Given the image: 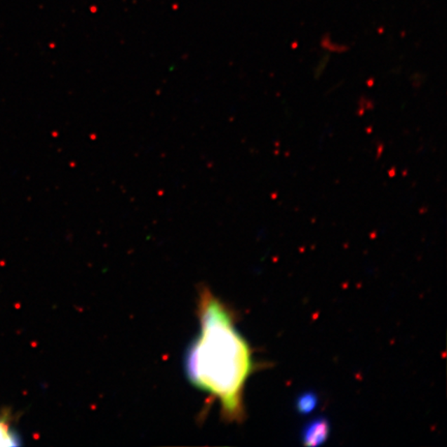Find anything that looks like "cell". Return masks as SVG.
Wrapping results in <instances>:
<instances>
[{
    "label": "cell",
    "mask_w": 447,
    "mask_h": 447,
    "mask_svg": "<svg viewBox=\"0 0 447 447\" xmlns=\"http://www.w3.org/2000/svg\"><path fill=\"white\" fill-rule=\"evenodd\" d=\"M198 318L200 333L185 352V375L219 401L225 420L241 422L244 385L255 370L250 345L235 326L232 309L206 287L199 292Z\"/></svg>",
    "instance_id": "cell-1"
},
{
    "label": "cell",
    "mask_w": 447,
    "mask_h": 447,
    "mask_svg": "<svg viewBox=\"0 0 447 447\" xmlns=\"http://www.w3.org/2000/svg\"><path fill=\"white\" fill-rule=\"evenodd\" d=\"M331 435V422L323 416L307 422L302 432V441L305 446H319L326 443Z\"/></svg>",
    "instance_id": "cell-2"
},
{
    "label": "cell",
    "mask_w": 447,
    "mask_h": 447,
    "mask_svg": "<svg viewBox=\"0 0 447 447\" xmlns=\"http://www.w3.org/2000/svg\"><path fill=\"white\" fill-rule=\"evenodd\" d=\"M318 403H319V398L315 392L309 390V392H302L296 398V411L302 415L313 413L318 406Z\"/></svg>",
    "instance_id": "cell-3"
},
{
    "label": "cell",
    "mask_w": 447,
    "mask_h": 447,
    "mask_svg": "<svg viewBox=\"0 0 447 447\" xmlns=\"http://www.w3.org/2000/svg\"><path fill=\"white\" fill-rule=\"evenodd\" d=\"M21 446V438L8 420L0 418V446Z\"/></svg>",
    "instance_id": "cell-4"
}]
</instances>
